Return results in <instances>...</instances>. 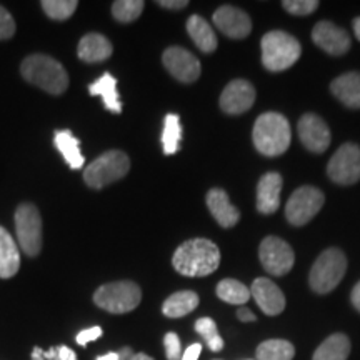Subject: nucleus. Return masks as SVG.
Returning <instances> with one entry per match:
<instances>
[{"label": "nucleus", "mask_w": 360, "mask_h": 360, "mask_svg": "<svg viewBox=\"0 0 360 360\" xmlns=\"http://www.w3.org/2000/svg\"><path fill=\"white\" fill-rule=\"evenodd\" d=\"M294 355L295 349L289 340L270 339L257 347V360H292Z\"/></svg>", "instance_id": "c85d7f7f"}, {"label": "nucleus", "mask_w": 360, "mask_h": 360, "mask_svg": "<svg viewBox=\"0 0 360 360\" xmlns=\"http://www.w3.org/2000/svg\"><path fill=\"white\" fill-rule=\"evenodd\" d=\"M164 347L167 360H180L182 359V347H180V339L175 332H169L164 337Z\"/></svg>", "instance_id": "f704fd0d"}, {"label": "nucleus", "mask_w": 360, "mask_h": 360, "mask_svg": "<svg viewBox=\"0 0 360 360\" xmlns=\"http://www.w3.org/2000/svg\"><path fill=\"white\" fill-rule=\"evenodd\" d=\"M237 319L240 322H255V321H257V317H255V315L252 314L249 309H245V307H242V309L237 310Z\"/></svg>", "instance_id": "a19ab883"}, {"label": "nucleus", "mask_w": 360, "mask_h": 360, "mask_svg": "<svg viewBox=\"0 0 360 360\" xmlns=\"http://www.w3.org/2000/svg\"><path fill=\"white\" fill-rule=\"evenodd\" d=\"M44 359L45 360H77V355L67 345H58V347H52L51 350L45 352L44 350Z\"/></svg>", "instance_id": "e433bc0d"}, {"label": "nucleus", "mask_w": 360, "mask_h": 360, "mask_svg": "<svg viewBox=\"0 0 360 360\" xmlns=\"http://www.w3.org/2000/svg\"><path fill=\"white\" fill-rule=\"evenodd\" d=\"M142 11V0H117V2L112 4V15L117 22H122V24L137 20Z\"/></svg>", "instance_id": "2f4dec72"}, {"label": "nucleus", "mask_w": 360, "mask_h": 360, "mask_svg": "<svg viewBox=\"0 0 360 360\" xmlns=\"http://www.w3.org/2000/svg\"><path fill=\"white\" fill-rule=\"evenodd\" d=\"M130 360H154V359H152L150 355L141 352V354H134L132 357H130Z\"/></svg>", "instance_id": "49530a36"}, {"label": "nucleus", "mask_w": 360, "mask_h": 360, "mask_svg": "<svg viewBox=\"0 0 360 360\" xmlns=\"http://www.w3.org/2000/svg\"><path fill=\"white\" fill-rule=\"evenodd\" d=\"M282 7L294 15H309L317 11L319 2L317 0H283Z\"/></svg>", "instance_id": "72a5a7b5"}, {"label": "nucleus", "mask_w": 360, "mask_h": 360, "mask_svg": "<svg viewBox=\"0 0 360 360\" xmlns=\"http://www.w3.org/2000/svg\"><path fill=\"white\" fill-rule=\"evenodd\" d=\"M312 40L317 47L330 56H344L350 49V37L344 29L328 20L319 22L312 30Z\"/></svg>", "instance_id": "dca6fc26"}, {"label": "nucleus", "mask_w": 360, "mask_h": 360, "mask_svg": "<svg viewBox=\"0 0 360 360\" xmlns=\"http://www.w3.org/2000/svg\"><path fill=\"white\" fill-rule=\"evenodd\" d=\"M44 12L53 20H67L69 17L74 15L75 8L79 4L75 0H44L40 4Z\"/></svg>", "instance_id": "473e14b6"}, {"label": "nucleus", "mask_w": 360, "mask_h": 360, "mask_svg": "<svg viewBox=\"0 0 360 360\" xmlns=\"http://www.w3.org/2000/svg\"><path fill=\"white\" fill-rule=\"evenodd\" d=\"M130 169V160L122 150H109L96 159L84 170V180L89 187L103 188L124 179Z\"/></svg>", "instance_id": "0eeeda50"}, {"label": "nucleus", "mask_w": 360, "mask_h": 360, "mask_svg": "<svg viewBox=\"0 0 360 360\" xmlns=\"http://www.w3.org/2000/svg\"><path fill=\"white\" fill-rule=\"evenodd\" d=\"M354 32H355V37L360 40V17L354 20Z\"/></svg>", "instance_id": "de8ad7c7"}, {"label": "nucleus", "mask_w": 360, "mask_h": 360, "mask_svg": "<svg viewBox=\"0 0 360 360\" xmlns=\"http://www.w3.org/2000/svg\"><path fill=\"white\" fill-rule=\"evenodd\" d=\"M332 94L350 109H360V72H347L330 84Z\"/></svg>", "instance_id": "412c9836"}, {"label": "nucleus", "mask_w": 360, "mask_h": 360, "mask_svg": "<svg viewBox=\"0 0 360 360\" xmlns=\"http://www.w3.org/2000/svg\"><path fill=\"white\" fill-rule=\"evenodd\" d=\"M200 354H202V345L192 344L191 347H187L186 352H182V359L180 360H199Z\"/></svg>", "instance_id": "58836bf2"}, {"label": "nucleus", "mask_w": 360, "mask_h": 360, "mask_svg": "<svg viewBox=\"0 0 360 360\" xmlns=\"http://www.w3.org/2000/svg\"><path fill=\"white\" fill-rule=\"evenodd\" d=\"M157 4L164 8H170V11H180V8L188 6L187 0H159Z\"/></svg>", "instance_id": "ea45409f"}, {"label": "nucleus", "mask_w": 360, "mask_h": 360, "mask_svg": "<svg viewBox=\"0 0 360 360\" xmlns=\"http://www.w3.org/2000/svg\"><path fill=\"white\" fill-rule=\"evenodd\" d=\"M199 305V295L192 290L175 292L162 305V312L169 319H180L193 312Z\"/></svg>", "instance_id": "393cba45"}, {"label": "nucleus", "mask_w": 360, "mask_h": 360, "mask_svg": "<svg viewBox=\"0 0 360 360\" xmlns=\"http://www.w3.org/2000/svg\"><path fill=\"white\" fill-rule=\"evenodd\" d=\"M323 193L312 186L297 188L285 205V217L292 225H305L321 212L323 205Z\"/></svg>", "instance_id": "1a4fd4ad"}, {"label": "nucleus", "mask_w": 360, "mask_h": 360, "mask_svg": "<svg viewBox=\"0 0 360 360\" xmlns=\"http://www.w3.org/2000/svg\"><path fill=\"white\" fill-rule=\"evenodd\" d=\"M214 24L224 35L231 39H245L249 37L252 30V20L247 12L232 6H222L214 12Z\"/></svg>", "instance_id": "2eb2a0df"}, {"label": "nucleus", "mask_w": 360, "mask_h": 360, "mask_svg": "<svg viewBox=\"0 0 360 360\" xmlns=\"http://www.w3.org/2000/svg\"><path fill=\"white\" fill-rule=\"evenodd\" d=\"M142 300V290L135 282L120 281L98 287L94 294L97 307L110 314H127L139 307Z\"/></svg>", "instance_id": "423d86ee"}, {"label": "nucleus", "mask_w": 360, "mask_h": 360, "mask_svg": "<svg viewBox=\"0 0 360 360\" xmlns=\"http://www.w3.org/2000/svg\"><path fill=\"white\" fill-rule=\"evenodd\" d=\"M112 51H114V47H112V42L105 35L87 34L79 42L77 56L80 60L92 64V62L107 60L112 56Z\"/></svg>", "instance_id": "aec40b11"}, {"label": "nucleus", "mask_w": 360, "mask_h": 360, "mask_svg": "<svg viewBox=\"0 0 360 360\" xmlns=\"http://www.w3.org/2000/svg\"><path fill=\"white\" fill-rule=\"evenodd\" d=\"M195 332L202 335V339L205 340L207 347H209L212 352H220L224 349V340L220 337L217 330V323H215L214 319L210 317H202L195 322Z\"/></svg>", "instance_id": "7c9ffc66"}, {"label": "nucleus", "mask_w": 360, "mask_h": 360, "mask_svg": "<svg viewBox=\"0 0 360 360\" xmlns=\"http://www.w3.org/2000/svg\"><path fill=\"white\" fill-rule=\"evenodd\" d=\"M15 232L19 247L29 257L42 250V217L34 204H22L15 212Z\"/></svg>", "instance_id": "6e6552de"}, {"label": "nucleus", "mask_w": 360, "mask_h": 360, "mask_svg": "<svg viewBox=\"0 0 360 360\" xmlns=\"http://www.w3.org/2000/svg\"><path fill=\"white\" fill-rule=\"evenodd\" d=\"M252 139L255 148L262 155H282L290 146L292 134L289 120L277 112H265L255 120Z\"/></svg>", "instance_id": "7ed1b4c3"}, {"label": "nucleus", "mask_w": 360, "mask_h": 360, "mask_svg": "<svg viewBox=\"0 0 360 360\" xmlns=\"http://www.w3.org/2000/svg\"><path fill=\"white\" fill-rule=\"evenodd\" d=\"M180 139H182V125L177 114H167L164 120V132H162V147L165 155H172L179 150Z\"/></svg>", "instance_id": "c756f323"}, {"label": "nucleus", "mask_w": 360, "mask_h": 360, "mask_svg": "<svg viewBox=\"0 0 360 360\" xmlns=\"http://www.w3.org/2000/svg\"><path fill=\"white\" fill-rule=\"evenodd\" d=\"M101 335H102V328L98 327V326L90 327V328H85V330L79 332V335H77V344L82 345V347H85V345H87L89 342L97 340Z\"/></svg>", "instance_id": "4c0bfd02"}, {"label": "nucleus", "mask_w": 360, "mask_h": 360, "mask_svg": "<svg viewBox=\"0 0 360 360\" xmlns=\"http://www.w3.org/2000/svg\"><path fill=\"white\" fill-rule=\"evenodd\" d=\"M20 74L27 82L52 96H60L69 87V74L65 72L64 65L44 53H34L27 57L22 62Z\"/></svg>", "instance_id": "f03ea898"}, {"label": "nucleus", "mask_w": 360, "mask_h": 360, "mask_svg": "<svg viewBox=\"0 0 360 360\" xmlns=\"http://www.w3.org/2000/svg\"><path fill=\"white\" fill-rule=\"evenodd\" d=\"M119 355H120L119 360H130V357H132L134 352H132V349H130V347H124L119 352Z\"/></svg>", "instance_id": "37998d69"}, {"label": "nucleus", "mask_w": 360, "mask_h": 360, "mask_svg": "<svg viewBox=\"0 0 360 360\" xmlns=\"http://www.w3.org/2000/svg\"><path fill=\"white\" fill-rule=\"evenodd\" d=\"M32 360H45L44 359V350L40 347H35L32 350Z\"/></svg>", "instance_id": "a18cd8bd"}, {"label": "nucleus", "mask_w": 360, "mask_h": 360, "mask_svg": "<svg viewBox=\"0 0 360 360\" xmlns=\"http://www.w3.org/2000/svg\"><path fill=\"white\" fill-rule=\"evenodd\" d=\"M255 102V89L250 82L244 79L232 80L227 87L224 89L222 96H220V109L225 114L238 115L244 114L254 105Z\"/></svg>", "instance_id": "4468645a"}, {"label": "nucleus", "mask_w": 360, "mask_h": 360, "mask_svg": "<svg viewBox=\"0 0 360 360\" xmlns=\"http://www.w3.org/2000/svg\"><path fill=\"white\" fill-rule=\"evenodd\" d=\"M89 94L102 97L103 105L114 114L122 112V102H120L119 92H117V80L109 72H105L101 79L89 85Z\"/></svg>", "instance_id": "b1692460"}, {"label": "nucleus", "mask_w": 360, "mask_h": 360, "mask_svg": "<svg viewBox=\"0 0 360 360\" xmlns=\"http://www.w3.org/2000/svg\"><path fill=\"white\" fill-rule=\"evenodd\" d=\"M164 67L179 82L192 84L200 77V60L182 47H169L162 56Z\"/></svg>", "instance_id": "f8f14e48"}, {"label": "nucleus", "mask_w": 360, "mask_h": 360, "mask_svg": "<svg viewBox=\"0 0 360 360\" xmlns=\"http://www.w3.org/2000/svg\"><path fill=\"white\" fill-rule=\"evenodd\" d=\"M187 32L193 40V44L200 49L202 52L212 53L217 49V35L214 34L212 27L204 17L192 15L187 20Z\"/></svg>", "instance_id": "5701e85b"}, {"label": "nucleus", "mask_w": 360, "mask_h": 360, "mask_svg": "<svg viewBox=\"0 0 360 360\" xmlns=\"http://www.w3.org/2000/svg\"><path fill=\"white\" fill-rule=\"evenodd\" d=\"M120 355L119 352H109L105 355H101V357H97V360H119Z\"/></svg>", "instance_id": "c03bdc74"}, {"label": "nucleus", "mask_w": 360, "mask_h": 360, "mask_svg": "<svg viewBox=\"0 0 360 360\" xmlns=\"http://www.w3.org/2000/svg\"><path fill=\"white\" fill-rule=\"evenodd\" d=\"M347 270V259L340 249L323 250L310 269L309 283L317 294H328L339 285Z\"/></svg>", "instance_id": "39448f33"}, {"label": "nucleus", "mask_w": 360, "mask_h": 360, "mask_svg": "<svg viewBox=\"0 0 360 360\" xmlns=\"http://www.w3.org/2000/svg\"><path fill=\"white\" fill-rule=\"evenodd\" d=\"M282 177L277 172L262 175L257 186V210L260 214H274L281 207Z\"/></svg>", "instance_id": "a211bd4d"}, {"label": "nucleus", "mask_w": 360, "mask_h": 360, "mask_svg": "<svg viewBox=\"0 0 360 360\" xmlns=\"http://www.w3.org/2000/svg\"><path fill=\"white\" fill-rule=\"evenodd\" d=\"M297 132L305 148L314 154H322L330 146V129L322 117L315 114H304L297 124Z\"/></svg>", "instance_id": "ddd939ff"}, {"label": "nucleus", "mask_w": 360, "mask_h": 360, "mask_svg": "<svg viewBox=\"0 0 360 360\" xmlns=\"http://www.w3.org/2000/svg\"><path fill=\"white\" fill-rule=\"evenodd\" d=\"M259 257L262 267L277 277L289 274L295 262V254L292 247L283 238L276 236L264 238L259 249Z\"/></svg>", "instance_id": "9d476101"}, {"label": "nucleus", "mask_w": 360, "mask_h": 360, "mask_svg": "<svg viewBox=\"0 0 360 360\" xmlns=\"http://www.w3.org/2000/svg\"><path fill=\"white\" fill-rule=\"evenodd\" d=\"M350 354V340L344 334L327 337L314 352L312 360H347Z\"/></svg>", "instance_id": "bb28decb"}, {"label": "nucleus", "mask_w": 360, "mask_h": 360, "mask_svg": "<svg viewBox=\"0 0 360 360\" xmlns=\"http://www.w3.org/2000/svg\"><path fill=\"white\" fill-rule=\"evenodd\" d=\"M250 294L264 314L278 315L285 309V295H283L281 287H277L269 278H255L250 287Z\"/></svg>", "instance_id": "f3484780"}, {"label": "nucleus", "mask_w": 360, "mask_h": 360, "mask_svg": "<svg viewBox=\"0 0 360 360\" xmlns=\"http://www.w3.org/2000/svg\"><path fill=\"white\" fill-rule=\"evenodd\" d=\"M327 174L339 186H352L360 180V147L349 142L328 160Z\"/></svg>", "instance_id": "9b49d317"}, {"label": "nucleus", "mask_w": 360, "mask_h": 360, "mask_svg": "<svg viewBox=\"0 0 360 360\" xmlns=\"http://www.w3.org/2000/svg\"><path fill=\"white\" fill-rule=\"evenodd\" d=\"M217 297L232 305H244L250 300V289L236 278H224L217 285Z\"/></svg>", "instance_id": "cd10ccee"}, {"label": "nucleus", "mask_w": 360, "mask_h": 360, "mask_svg": "<svg viewBox=\"0 0 360 360\" xmlns=\"http://www.w3.org/2000/svg\"><path fill=\"white\" fill-rule=\"evenodd\" d=\"M172 265L180 276L205 277L214 274L220 265V250L212 240L192 238L175 250Z\"/></svg>", "instance_id": "f257e3e1"}, {"label": "nucleus", "mask_w": 360, "mask_h": 360, "mask_svg": "<svg viewBox=\"0 0 360 360\" xmlns=\"http://www.w3.org/2000/svg\"><path fill=\"white\" fill-rule=\"evenodd\" d=\"M350 302L355 309L360 312V282L355 283V287L352 289V294H350Z\"/></svg>", "instance_id": "79ce46f5"}, {"label": "nucleus", "mask_w": 360, "mask_h": 360, "mask_svg": "<svg viewBox=\"0 0 360 360\" xmlns=\"http://www.w3.org/2000/svg\"><path fill=\"white\" fill-rule=\"evenodd\" d=\"M15 34V20L6 7L0 6V40H7Z\"/></svg>", "instance_id": "c9c22d12"}, {"label": "nucleus", "mask_w": 360, "mask_h": 360, "mask_svg": "<svg viewBox=\"0 0 360 360\" xmlns=\"http://www.w3.org/2000/svg\"><path fill=\"white\" fill-rule=\"evenodd\" d=\"M207 207L210 214L217 220V224L224 229H231L240 220V212L236 205L231 204L227 192L222 188H212L207 193Z\"/></svg>", "instance_id": "6ab92c4d"}, {"label": "nucleus", "mask_w": 360, "mask_h": 360, "mask_svg": "<svg viewBox=\"0 0 360 360\" xmlns=\"http://www.w3.org/2000/svg\"><path fill=\"white\" fill-rule=\"evenodd\" d=\"M20 269V252L12 233L0 227V278H11Z\"/></svg>", "instance_id": "4be33fe9"}, {"label": "nucleus", "mask_w": 360, "mask_h": 360, "mask_svg": "<svg viewBox=\"0 0 360 360\" xmlns=\"http://www.w3.org/2000/svg\"><path fill=\"white\" fill-rule=\"evenodd\" d=\"M302 47L290 34L272 30L262 37V64L270 72L287 70L299 60Z\"/></svg>", "instance_id": "20e7f679"}, {"label": "nucleus", "mask_w": 360, "mask_h": 360, "mask_svg": "<svg viewBox=\"0 0 360 360\" xmlns=\"http://www.w3.org/2000/svg\"><path fill=\"white\" fill-rule=\"evenodd\" d=\"M53 142H56V147L58 148V152L64 157L67 164L70 165V169L77 170L84 167L85 159L82 152H80V141L72 135L70 130H57Z\"/></svg>", "instance_id": "a878e982"}]
</instances>
